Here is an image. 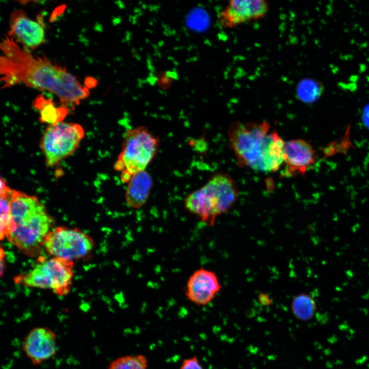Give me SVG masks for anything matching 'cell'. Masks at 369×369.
<instances>
[{
	"label": "cell",
	"mask_w": 369,
	"mask_h": 369,
	"mask_svg": "<svg viewBox=\"0 0 369 369\" xmlns=\"http://www.w3.org/2000/svg\"><path fill=\"white\" fill-rule=\"evenodd\" d=\"M33 106L39 112L40 121L49 125L62 121L69 111L68 108L57 107L51 99L43 95L34 100Z\"/></svg>",
	"instance_id": "obj_15"
},
{
	"label": "cell",
	"mask_w": 369,
	"mask_h": 369,
	"mask_svg": "<svg viewBox=\"0 0 369 369\" xmlns=\"http://www.w3.org/2000/svg\"><path fill=\"white\" fill-rule=\"evenodd\" d=\"M227 1V5L218 15L220 25L225 28H232L261 19L266 16L269 10L266 0Z\"/></svg>",
	"instance_id": "obj_9"
},
{
	"label": "cell",
	"mask_w": 369,
	"mask_h": 369,
	"mask_svg": "<svg viewBox=\"0 0 369 369\" xmlns=\"http://www.w3.org/2000/svg\"><path fill=\"white\" fill-rule=\"evenodd\" d=\"M152 186V179L144 170L134 174L128 182L126 200L128 206L137 209L147 202Z\"/></svg>",
	"instance_id": "obj_14"
},
{
	"label": "cell",
	"mask_w": 369,
	"mask_h": 369,
	"mask_svg": "<svg viewBox=\"0 0 369 369\" xmlns=\"http://www.w3.org/2000/svg\"><path fill=\"white\" fill-rule=\"evenodd\" d=\"M322 91L320 84L311 80L301 83L299 87V95L300 98L306 101L315 100Z\"/></svg>",
	"instance_id": "obj_19"
},
{
	"label": "cell",
	"mask_w": 369,
	"mask_h": 369,
	"mask_svg": "<svg viewBox=\"0 0 369 369\" xmlns=\"http://www.w3.org/2000/svg\"><path fill=\"white\" fill-rule=\"evenodd\" d=\"M2 88L18 85L50 92L67 105H77L89 89L65 68L46 57L32 54L9 36L1 45Z\"/></svg>",
	"instance_id": "obj_1"
},
{
	"label": "cell",
	"mask_w": 369,
	"mask_h": 369,
	"mask_svg": "<svg viewBox=\"0 0 369 369\" xmlns=\"http://www.w3.org/2000/svg\"><path fill=\"white\" fill-rule=\"evenodd\" d=\"M94 247V240L89 235L77 228L64 226L51 230L43 244L52 257L74 262L90 258Z\"/></svg>",
	"instance_id": "obj_8"
},
{
	"label": "cell",
	"mask_w": 369,
	"mask_h": 369,
	"mask_svg": "<svg viewBox=\"0 0 369 369\" xmlns=\"http://www.w3.org/2000/svg\"><path fill=\"white\" fill-rule=\"evenodd\" d=\"M13 189L10 188L6 181L1 179V239L6 238L11 220V195Z\"/></svg>",
	"instance_id": "obj_16"
},
{
	"label": "cell",
	"mask_w": 369,
	"mask_h": 369,
	"mask_svg": "<svg viewBox=\"0 0 369 369\" xmlns=\"http://www.w3.org/2000/svg\"><path fill=\"white\" fill-rule=\"evenodd\" d=\"M221 288L218 278L214 272L200 268L189 276L184 292L190 302L197 305L204 306L215 298Z\"/></svg>",
	"instance_id": "obj_10"
},
{
	"label": "cell",
	"mask_w": 369,
	"mask_h": 369,
	"mask_svg": "<svg viewBox=\"0 0 369 369\" xmlns=\"http://www.w3.org/2000/svg\"><path fill=\"white\" fill-rule=\"evenodd\" d=\"M8 36L29 50L36 49L45 41L43 25L21 10L13 12L10 17Z\"/></svg>",
	"instance_id": "obj_11"
},
{
	"label": "cell",
	"mask_w": 369,
	"mask_h": 369,
	"mask_svg": "<svg viewBox=\"0 0 369 369\" xmlns=\"http://www.w3.org/2000/svg\"><path fill=\"white\" fill-rule=\"evenodd\" d=\"M74 262L52 257L40 256L34 266L27 273L14 278L15 283L23 285L50 289L58 296L69 293L73 277Z\"/></svg>",
	"instance_id": "obj_6"
},
{
	"label": "cell",
	"mask_w": 369,
	"mask_h": 369,
	"mask_svg": "<svg viewBox=\"0 0 369 369\" xmlns=\"http://www.w3.org/2000/svg\"><path fill=\"white\" fill-rule=\"evenodd\" d=\"M10 207L11 220L6 238L23 254L38 256L53 225V218L36 197L14 189Z\"/></svg>",
	"instance_id": "obj_3"
},
{
	"label": "cell",
	"mask_w": 369,
	"mask_h": 369,
	"mask_svg": "<svg viewBox=\"0 0 369 369\" xmlns=\"http://www.w3.org/2000/svg\"><path fill=\"white\" fill-rule=\"evenodd\" d=\"M180 369H203L196 356L183 360Z\"/></svg>",
	"instance_id": "obj_20"
},
{
	"label": "cell",
	"mask_w": 369,
	"mask_h": 369,
	"mask_svg": "<svg viewBox=\"0 0 369 369\" xmlns=\"http://www.w3.org/2000/svg\"><path fill=\"white\" fill-rule=\"evenodd\" d=\"M15 1L18 3H19L21 4H26L31 2H40V1H46V0H15Z\"/></svg>",
	"instance_id": "obj_22"
},
{
	"label": "cell",
	"mask_w": 369,
	"mask_h": 369,
	"mask_svg": "<svg viewBox=\"0 0 369 369\" xmlns=\"http://www.w3.org/2000/svg\"><path fill=\"white\" fill-rule=\"evenodd\" d=\"M148 360L142 355H127L112 361L108 369H147Z\"/></svg>",
	"instance_id": "obj_18"
},
{
	"label": "cell",
	"mask_w": 369,
	"mask_h": 369,
	"mask_svg": "<svg viewBox=\"0 0 369 369\" xmlns=\"http://www.w3.org/2000/svg\"><path fill=\"white\" fill-rule=\"evenodd\" d=\"M158 138L144 126L128 130L122 149L114 163L122 182H128L136 173L145 170L156 155Z\"/></svg>",
	"instance_id": "obj_5"
},
{
	"label": "cell",
	"mask_w": 369,
	"mask_h": 369,
	"mask_svg": "<svg viewBox=\"0 0 369 369\" xmlns=\"http://www.w3.org/2000/svg\"><path fill=\"white\" fill-rule=\"evenodd\" d=\"M23 348L34 364H40L55 355L57 348L56 335L48 327L33 329L25 337Z\"/></svg>",
	"instance_id": "obj_13"
},
{
	"label": "cell",
	"mask_w": 369,
	"mask_h": 369,
	"mask_svg": "<svg viewBox=\"0 0 369 369\" xmlns=\"http://www.w3.org/2000/svg\"><path fill=\"white\" fill-rule=\"evenodd\" d=\"M314 299L308 294H302L295 297L291 303V311L294 316L302 321L310 320L316 312Z\"/></svg>",
	"instance_id": "obj_17"
},
{
	"label": "cell",
	"mask_w": 369,
	"mask_h": 369,
	"mask_svg": "<svg viewBox=\"0 0 369 369\" xmlns=\"http://www.w3.org/2000/svg\"><path fill=\"white\" fill-rule=\"evenodd\" d=\"M84 135L83 128L76 123L62 121L49 125L42 135L40 142L46 165L54 167L72 155Z\"/></svg>",
	"instance_id": "obj_7"
},
{
	"label": "cell",
	"mask_w": 369,
	"mask_h": 369,
	"mask_svg": "<svg viewBox=\"0 0 369 369\" xmlns=\"http://www.w3.org/2000/svg\"><path fill=\"white\" fill-rule=\"evenodd\" d=\"M228 144L238 164L264 172L277 171L283 163L285 142L266 121L232 123Z\"/></svg>",
	"instance_id": "obj_2"
},
{
	"label": "cell",
	"mask_w": 369,
	"mask_h": 369,
	"mask_svg": "<svg viewBox=\"0 0 369 369\" xmlns=\"http://www.w3.org/2000/svg\"><path fill=\"white\" fill-rule=\"evenodd\" d=\"M258 299L260 302L263 305H269L272 302V299L269 295H267L264 293H261L259 294Z\"/></svg>",
	"instance_id": "obj_21"
},
{
	"label": "cell",
	"mask_w": 369,
	"mask_h": 369,
	"mask_svg": "<svg viewBox=\"0 0 369 369\" xmlns=\"http://www.w3.org/2000/svg\"><path fill=\"white\" fill-rule=\"evenodd\" d=\"M316 152L307 141L292 139L285 142L283 149V163L285 165L282 176L304 175L316 161Z\"/></svg>",
	"instance_id": "obj_12"
},
{
	"label": "cell",
	"mask_w": 369,
	"mask_h": 369,
	"mask_svg": "<svg viewBox=\"0 0 369 369\" xmlns=\"http://www.w3.org/2000/svg\"><path fill=\"white\" fill-rule=\"evenodd\" d=\"M238 195L233 179L227 174L218 173L201 188L190 193L185 199V206L203 221L213 225L218 216L234 205Z\"/></svg>",
	"instance_id": "obj_4"
}]
</instances>
